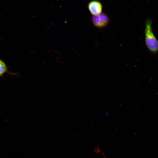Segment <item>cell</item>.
<instances>
[{"label": "cell", "instance_id": "cell-3", "mask_svg": "<svg viewBox=\"0 0 158 158\" xmlns=\"http://www.w3.org/2000/svg\"><path fill=\"white\" fill-rule=\"evenodd\" d=\"M90 12L93 16L102 13L103 6L100 1L93 0L90 2L88 5Z\"/></svg>", "mask_w": 158, "mask_h": 158}, {"label": "cell", "instance_id": "cell-4", "mask_svg": "<svg viewBox=\"0 0 158 158\" xmlns=\"http://www.w3.org/2000/svg\"><path fill=\"white\" fill-rule=\"evenodd\" d=\"M6 73L12 75H16V73L9 72L5 62L0 59V77H2Z\"/></svg>", "mask_w": 158, "mask_h": 158}, {"label": "cell", "instance_id": "cell-2", "mask_svg": "<svg viewBox=\"0 0 158 158\" xmlns=\"http://www.w3.org/2000/svg\"><path fill=\"white\" fill-rule=\"evenodd\" d=\"M92 21L94 25L96 27L101 28L107 26L109 22L108 16L105 13H101L93 16Z\"/></svg>", "mask_w": 158, "mask_h": 158}, {"label": "cell", "instance_id": "cell-1", "mask_svg": "<svg viewBox=\"0 0 158 158\" xmlns=\"http://www.w3.org/2000/svg\"><path fill=\"white\" fill-rule=\"evenodd\" d=\"M152 20L148 19L145 21V35L146 46L150 51L154 54L158 52V41L153 32L152 25Z\"/></svg>", "mask_w": 158, "mask_h": 158}]
</instances>
